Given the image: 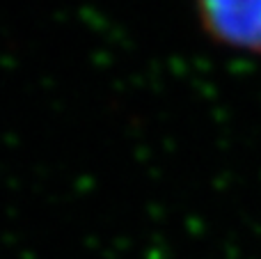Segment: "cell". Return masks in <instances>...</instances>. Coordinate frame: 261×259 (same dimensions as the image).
I'll use <instances>...</instances> for the list:
<instances>
[{"label":"cell","instance_id":"obj_1","mask_svg":"<svg viewBox=\"0 0 261 259\" xmlns=\"http://www.w3.org/2000/svg\"><path fill=\"white\" fill-rule=\"evenodd\" d=\"M195 7L213 41L261 55V0H195Z\"/></svg>","mask_w":261,"mask_h":259}]
</instances>
